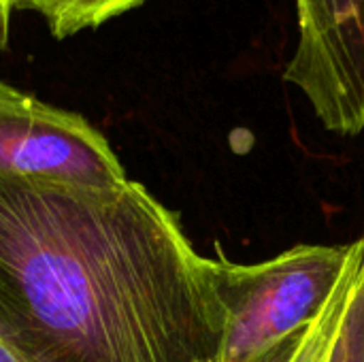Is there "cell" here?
<instances>
[{
	"label": "cell",
	"mask_w": 364,
	"mask_h": 362,
	"mask_svg": "<svg viewBox=\"0 0 364 362\" xmlns=\"http://www.w3.org/2000/svg\"><path fill=\"white\" fill-rule=\"evenodd\" d=\"M11 0H0V51L9 43V28H11V13H13Z\"/></svg>",
	"instance_id": "9"
},
{
	"label": "cell",
	"mask_w": 364,
	"mask_h": 362,
	"mask_svg": "<svg viewBox=\"0 0 364 362\" xmlns=\"http://www.w3.org/2000/svg\"><path fill=\"white\" fill-rule=\"evenodd\" d=\"M354 275H356V243L352 241V252H350V260H348L346 273H343V277H341L333 299L328 301V305L322 309V314L316 320H311L307 324L305 335L301 339V346H299V350L292 356V362L331 361L335 341H337L341 324H343V316L348 312Z\"/></svg>",
	"instance_id": "6"
},
{
	"label": "cell",
	"mask_w": 364,
	"mask_h": 362,
	"mask_svg": "<svg viewBox=\"0 0 364 362\" xmlns=\"http://www.w3.org/2000/svg\"><path fill=\"white\" fill-rule=\"evenodd\" d=\"M356 243V275L339 337L328 362H364V233Z\"/></svg>",
	"instance_id": "7"
},
{
	"label": "cell",
	"mask_w": 364,
	"mask_h": 362,
	"mask_svg": "<svg viewBox=\"0 0 364 362\" xmlns=\"http://www.w3.org/2000/svg\"><path fill=\"white\" fill-rule=\"evenodd\" d=\"M215 258L143 183L0 175V341L23 362H218Z\"/></svg>",
	"instance_id": "1"
},
{
	"label": "cell",
	"mask_w": 364,
	"mask_h": 362,
	"mask_svg": "<svg viewBox=\"0 0 364 362\" xmlns=\"http://www.w3.org/2000/svg\"><path fill=\"white\" fill-rule=\"evenodd\" d=\"M13 2V9H23L28 4V0H11Z\"/></svg>",
	"instance_id": "11"
},
{
	"label": "cell",
	"mask_w": 364,
	"mask_h": 362,
	"mask_svg": "<svg viewBox=\"0 0 364 362\" xmlns=\"http://www.w3.org/2000/svg\"><path fill=\"white\" fill-rule=\"evenodd\" d=\"M0 362H23L15 352H11L2 341H0Z\"/></svg>",
	"instance_id": "10"
},
{
	"label": "cell",
	"mask_w": 364,
	"mask_h": 362,
	"mask_svg": "<svg viewBox=\"0 0 364 362\" xmlns=\"http://www.w3.org/2000/svg\"><path fill=\"white\" fill-rule=\"evenodd\" d=\"M145 0H28L23 9L38 13L53 36L64 38L87 28H96Z\"/></svg>",
	"instance_id": "5"
},
{
	"label": "cell",
	"mask_w": 364,
	"mask_h": 362,
	"mask_svg": "<svg viewBox=\"0 0 364 362\" xmlns=\"http://www.w3.org/2000/svg\"><path fill=\"white\" fill-rule=\"evenodd\" d=\"M350 252L352 243H299L254 265L232 262L220 252L215 280L226 329L218 362H252L307 329L333 299Z\"/></svg>",
	"instance_id": "2"
},
{
	"label": "cell",
	"mask_w": 364,
	"mask_h": 362,
	"mask_svg": "<svg viewBox=\"0 0 364 362\" xmlns=\"http://www.w3.org/2000/svg\"><path fill=\"white\" fill-rule=\"evenodd\" d=\"M303 335H305V329L299 331V333H294V335H290V337H286L284 341H279L277 346H273L264 354L256 356L252 362H292V356L299 350Z\"/></svg>",
	"instance_id": "8"
},
{
	"label": "cell",
	"mask_w": 364,
	"mask_h": 362,
	"mask_svg": "<svg viewBox=\"0 0 364 362\" xmlns=\"http://www.w3.org/2000/svg\"><path fill=\"white\" fill-rule=\"evenodd\" d=\"M299 36L284 79L320 124L337 134L364 130V0H294Z\"/></svg>",
	"instance_id": "4"
},
{
	"label": "cell",
	"mask_w": 364,
	"mask_h": 362,
	"mask_svg": "<svg viewBox=\"0 0 364 362\" xmlns=\"http://www.w3.org/2000/svg\"><path fill=\"white\" fill-rule=\"evenodd\" d=\"M0 175L111 188L128 179L109 141L79 113L0 81Z\"/></svg>",
	"instance_id": "3"
}]
</instances>
